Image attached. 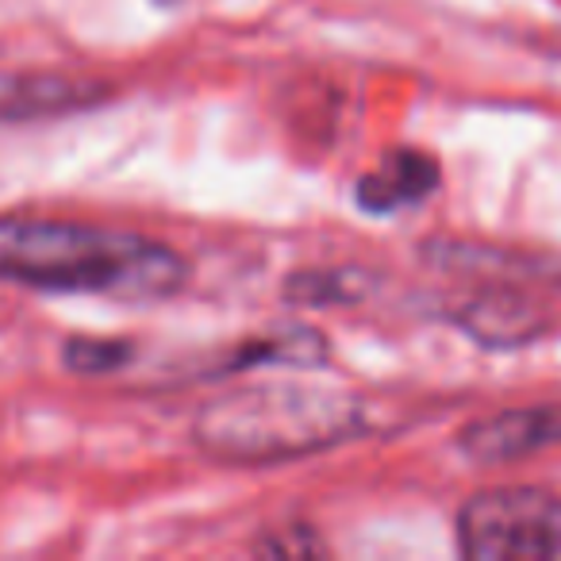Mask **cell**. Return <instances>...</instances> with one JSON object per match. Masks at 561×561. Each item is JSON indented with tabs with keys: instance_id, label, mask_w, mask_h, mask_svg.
Segmentation results:
<instances>
[{
	"instance_id": "6da1fadb",
	"label": "cell",
	"mask_w": 561,
	"mask_h": 561,
	"mask_svg": "<svg viewBox=\"0 0 561 561\" xmlns=\"http://www.w3.org/2000/svg\"><path fill=\"white\" fill-rule=\"evenodd\" d=\"M185 257L147 234L70 219L0 216V280L39 293L158 300L185 285Z\"/></svg>"
},
{
	"instance_id": "7a4b0ae2",
	"label": "cell",
	"mask_w": 561,
	"mask_h": 561,
	"mask_svg": "<svg viewBox=\"0 0 561 561\" xmlns=\"http://www.w3.org/2000/svg\"><path fill=\"white\" fill-rule=\"evenodd\" d=\"M366 427V408L343 389L308 381H257L211 400L196 443L224 466H273L328 450Z\"/></svg>"
},
{
	"instance_id": "3957f363",
	"label": "cell",
	"mask_w": 561,
	"mask_h": 561,
	"mask_svg": "<svg viewBox=\"0 0 561 561\" xmlns=\"http://www.w3.org/2000/svg\"><path fill=\"white\" fill-rule=\"evenodd\" d=\"M458 550L477 561H561V496L504 484L458 512Z\"/></svg>"
},
{
	"instance_id": "277c9868",
	"label": "cell",
	"mask_w": 561,
	"mask_h": 561,
	"mask_svg": "<svg viewBox=\"0 0 561 561\" xmlns=\"http://www.w3.org/2000/svg\"><path fill=\"white\" fill-rule=\"evenodd\" d=\"M550 446H561V404L492 412L458 431V450L477 466L519 461Z\"/></svg>"
},
{
	"instance_id": "5b68a950",
	"label": "cell",
	"mask_w": 561,
	"mask_h": 561,
	"mask_svg": "<svg viewBox=\"0 0 561 561\" xmlns=\"http://www.w3.org/2000/svg\"><path fill=\"white\" fill-rule=\"evenodd\" d=\"M438 185V165L431 154L412 147L389 150L385 158H377V165L369 173H362L354 196L366 211L374 216H389L408 204H420L423 196H431Z\"/></svg>"
},
{
	"instance_id": "8992f818",
	"label": "cell",
	"mask_w": 561,
	"mask_h": 561,
	"mask_svg": "<svg viewBox=\"0 0 561 561\" xmlns=\"http://www.w3.org/2000/svg\"><path fill=\"white\" fill-rule=\"evenodd\" d=\"M104 89L62 73H0V124L47 119L96 104Z\"/></svg>"
},
{
	"instance_id": "52a82bcc",
	"label": "cell",
	"mask_w": 561,
	"mask_h": 561,
	"mask_svg": "<svg viewBox=\"0 0 561 561\" xmlns=\"http://www.w3.org/2000/svg\"><path fill=\"white\" fill-rule=\"evenodd\" d=\"M461 328L477 339V343L492 346V351H512L519 343H530L538 335V312L515 297H484L469 305L461 316Z\"/></svg>"
},
{
	"instance_id": "ba28073f",
	"label": "cell",
	"mask_w": 561,
	"mask_h": 561,
	"mask_svg": "<svg viewBox=\"0 0 561 561\" xmlns=\"http://www.w3.org/2000/svg\"><path fill=\"white\" fill-rule=\"evenodd\" d=\"M328 358V343L323 335L308 328H289L277 335H265L257 343H247L227 369H250V366H293V369H312Z\"/></svg>"
},
{
	"instance_id": "9c48e42d",
	"label": "cell",
	"mask_w": 561,
	"mask_h": 561,
	"mask_svg": "<svg viewBox=\"0 0 561 561\" xmlns=\"http://www.w3.org/2000/svg\"><path fill=\"white\" fill-rule=\"evenodd\" d=\"M127 358H131V346L116 343V339H73V343L66 346V366L85 377L112 374V369H119Z\"/></svg>"
},
{
	"instance_id": "30bf717a",
	"label": "cell",
	"mask_w": 561,
	"mask_h": 561,
	"mask_svg": "<svg viewBox=\"0 0 561 561\" xmlns=\"http://www.w3.org/2000/svg\"><path fill=\"white\" fill-rule=\"evenodd\" d=\"M354 285V273H312V277L289 280V293L308 305H328V300H354L358 289Z\"/></svg>"
},
{
	"instance_id": "8fae6325",
	"label": "cell",
	"mask_w": 561,
	"mask_h": 561,
	"mask_svg": "<svg viewBox=\"0 0 561 561\" xmlns=\"http://www.w3.org/2000/svg\"><path fill=\"white\" fill-rule=\"evenodd\" d=\"M257 550L277 553V558H285V553H323V542L308 527H293L289 535H280V530H277L273 538H265Z\"/></svg>"
},
{
	"instance_id": "7c38bea8",
	"label": "cell",
	"mask_w": 561,
	"mask_h": 561,
	"mask_svg": "<svg viewBox=\"0 0 561 561\" xmlns=\"http://www.w3.org/2000/svg\"><path fill=\"white\" fill-rule=\"evenodd\" d=\"M165 4H170V0H165Z\"/></svg>"
}]
</instances>
